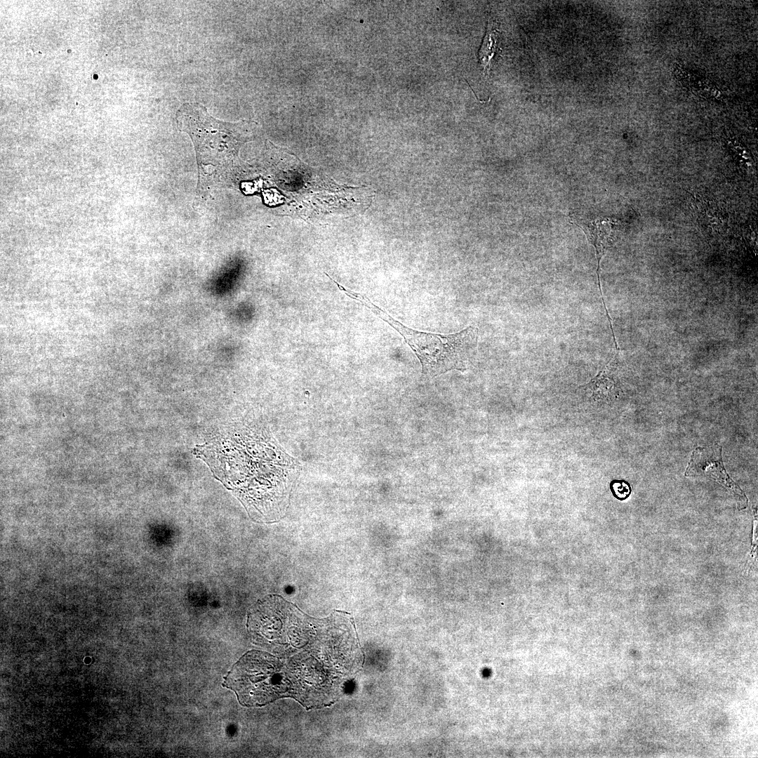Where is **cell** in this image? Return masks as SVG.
<instances>
[{
  "instance_id": "4",
  "label": "cell",
  "mask_w": 758,
  "mask_h": 758,
  "mask_svg": "<svg viewBox=\"0 0 758 758\" xmlns=\"http://www.w3.org/2000/svg\"><path fill=\"white\" fill-rule=\"evenodd\" d=\"M286 670V666L279 659L265 652L252 651L234 665L223 685L236 693L242 705H265L290 696Z\"/></svg>"
},
{
  "instance_id": "5",
  "label": "cell",
  "mask_w": 758,
  "mask_h": 758,
  "mask_svg": "<svg viewBox=\"0 0 758 758\" xmlns=\"http://www.w3.org/2000/svg\"><path fill=\"white\" fill-rule=\"evenodd\" d=\"M722 451L718 444L696 448L688 463L686 475L707 476L735 491L736 486L724 469Z\"/></svg>"
},
{
  "instance_id": "8",
  "label": "cell",
  "mask_w": 758,
  "mask_h": 758,
  "mask_svg": "<svg viewBox=\"0 0 758 758\" xmlns=\"http://www.w3.org/2000/svg\"><path fill=\"white\" fill-rule=\"evenodd\" d=\"M499 33L497 29L487 31L484 39L481 48L479 53V61L484 67V71H488L491 62L496 52L499 50L498 45Z\"/></svg>"
},
{
  "instance_id": "2",
  "label": "cell",
  "mask_w": 758,
  "mask_h": 758,
  "mask_svg": "<svg viewBox=\"0 0 758 758\" xmlns=\"http://www.w3.org/2000/svg\"><path fill=\"white\" fill-rule=\"evenodd\" d=\"M357 301L402 335L419 359L423 374L434 377L451 370L464 371L467 368L469 359L477 346L478 329L476 327L470 326L451 334L418 331L403 325L361 294Z\"/></svg>"
},
{
  "instance_id": "1",
  "label": "cell",
  "mask_w": 758,
  "mask_h": 758,
  "mask_svg": "<svg viewBox=\"0 0 758 758\" xmlns=\"http://www.w3.org/2000/svg\"><path fill=\"white\" fill-rule=\"evenodd\" d=\"M198 451L253 519L276 521L285 514L299 465L274 441L245 434Z\"/></svg>"
},
{
  "instance_id": "6",
  "label": "cell",
  "mask_w": 758,
  "mask_h": 758,
  "mask_svg": "<svg viewBox=\"0 0 758 758\" xmlns=\"http://www.w3.org/2000/svg\"><path fill=\"white\" fill-rule=\"evenodd\" d=\"M578 225L584 231L590 244L595 249L597 260V284L604 310L607 312L608 310L604 300L600 283V261L611 241L610 223L606 220H601L588 224Z\"/></svg>"
},
{
  "instance_id": "3",
  "label": "cell",
  "mask_w": 758,
  "mask_h": 758,
  "mask_svg": "<svg viewBox=\"0 0 758 758\" xmlns=\"http://www.w3.org/2000/svg\"><path fill=\"white\" fill-rule=\"evenodd\" d=\"M312 621L293 604L279 596L272 595L258 601L251 610L247 628L257 644L281 655H288L310 640L314 628Z\"/></svg>"
},
{
  "instance_id": "9",
  "label": "cell",
  "mask_w": 758,
  "mask_h": 758,
  "mask_svg": "<svg viewBox=\"0 0 758 758\" xmlns=\"http://www.w3.org/2000/svg\"><path fill=\"white\" fill-rule=\"evenodd\" d=\"M611 489L614 496L619 500L627 498L631 493L630 486L625 481H613L611 483Z\"/></svg>"
},
{
  "instance_id": "7",
  "label": "cell",
  "mask_w": 758,
  "mask_h": 758,
  "mask_svg": "<svg viewBox=\"0 0 758 758\" xmlns=\"http://www.w3.org/2000/svg\"><path fill=\"white\" fill-rule=\"evenodd\" d=\"M612 360L587 385V390L592 396L607 397L615 388V381L611 375Z\"/></svg>"
}]
</instances>
